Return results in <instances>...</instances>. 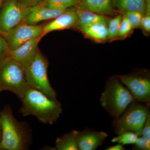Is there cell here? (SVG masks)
Here are the masks:
<instances>
[{"mask_svg": "<svg viewBox=\"0 0 150 150\" xmlns=\"http://www.w3.org/2000/svg\"><path fill=\"white\" fill-rule=\"evenodd\" d=\"M21 113L35 116L44 123L54 124L62 112V105L39 91L30 88L21 99Z\"/></svg>", "mask_w": 150, "mask_h": 150, "instance_id": "cell-1", "label": "cell"}, {"mask_svg": "<svg viewBox=\"0 0 150 150\" xmlns=\"http://www.w3.org/2000/svg\"><path fill=\"white\" fill-rule=\"evenodd\" d=\"M100 100L103 108L115 119L135 100L115 76L109 78L106 82Z\"/></svg>", "mask_w": 150, "mask_h": 150, "instance_id": "cell-2", "label": "cell"}, {"mask_svg": "<svg viewBox=\"0 0 150 150\" xmlns=\"http://www.w3.org/2000/svg\"><path fill=\"white\" fill-rule=\"evenodd\" d=\"M29 88L22 65L9 56L0 63V92L9 91L21 100Z\"/></svg>", "mask_w": 150, "mask_h": 150, "instance_id": "cell-3", "label": "cell"}, {"mask_svg": "<svg viewBox=\"0 0 150 150\" xmlns=\"http://www.w3.org/2000/svg\"><path fill=\"white\" fill-rule=\"evenodd\" d=\"M48 63L38 49L29 63L24 66L25 78L30 87L45 94L52 99H56V93L48 79Z\"/></svg>", "mask_w": 150, "mask_h": 150, "instance_id": "cell-4", "label": "cell"}, {"mask_svg": "<svg viewBox=\"0 0 150 150\" xmlns=\"http://www.w3.org/2000/svg\"><path fill=\"white\" fill-rule=\"evenodd\" d=\"M149 113L148 105L134 100L118 118L113 119L112 126L114 133L118 135L132 131L141 137L142 127Z\"/></svg>", "mask_w": 150, "mask_h": 150, "instance_id": "cell-5", "label": "cell"}, {"mask_svg": "<svg viewBox=\"0 0 150 150\" xmlns=\"http://www.w3.org/2000/svg\"><path fill=\"white\" fill-rule=\"evenodd\" d=\"M30 11L16 0H4L0 9V35L5 37L11 30L25 23Z\"/></svg>", "mask_w": 150, "mask_h": 150, "instance_id": "cell-6", "label": "cell"}, {"mask_svg": "<svg viewBox=\"0 0 150 150\" xmlns=\"http://www.w3.org/2000/svg\"><path fill=\"white\" fill-rule=\"evenodd\" d=\"M2 134L0 149L21 150L25 148L24 137L11 112L5 110L1 113Z\"/></svg>", "mask_w": 150, "mask_h": 150, "instance_id": "cell-7", "label": "cell"}, {"mask_svg": "<svg viewBox=\"0 0 150 150\" xmlns=\"http://www.w3.org/2000/svg\"><path fill=\"white\" fill-rule=\"evenodd\" d=\"M116 76L128 88L136 101L149 105L150 78L148 72L140 71Z\"/></svg>", "mask_w": 150, "mask_h": 150, "instance_id": "cell-8", "label": "cell"}, {"mask_svg": "<svg viewBox=\"0 0 150 150\" xmlns=\"http://www.w3.org/2000/svg\"><path fill=\"white\" fill-rule=\"evenodd\" d=\"M43 27V25H33L24 23L11 30L4 37L10 51L16 49L30 39L41 37Z\"/></svg>", "mask_w": 150, "mask_h": 150, "instance_id": "cell-9", "label": "cell"}, {"mask_svg": "<svg viewBox=\"0 0 150 150\" xmlns=\"http://www.w3.org/2000/svg\"><path fill=\"white\" fill-rule=\"evenodd\" d=\"M78 16L76 7L68 9L64 12L43 25L41 37L52 31L76 27Z\"/></svg>", "mask_w": 150, "mask_h": 150, "instance_id": "cell-10", "label": "cell"}, {"mask_svg": "<svg viewBox=\"0 0 150 150\" xmlns=\"http://www.w3.org/2000/svg\"><path fill=\"white\" fill-rule=\"evenodd\" d=\"M108 134L103 131L86 129L79 131L77 144L79 150H95L102 144Z\"/></svg>", "mask_w": 150, "mask_h": 150, "instance_id": "cell-11", "label": "cell"}, {"mask_svg": "<svg viewBox=\"0 0 150 150\" xmlns=\"http://www.w3.org/2000/svg\"><path fill=\"white\" fill-rule=\"evenodd\" d=\"M41 38V36H38L30 39L18 48L10 51L9 56L24 67L35 56L39 49L38 43Z\"/></svg>", "mask_w": 150, "mask_h": 150, "instance_id": "cell-12", "label": "cell"}, {"mask_svg": "<svg viewBox=\"0 0 150 150\" xmlns=\"http://www.w3.org/2000/svg\"><path fill=\"white\" fill-rule=\"evenodd\" d=\"M67 9H56L44 6L39 4L35 6L30 8V13L28 16L25 23L33 25H38L40 22L55 18L64 12Z\"/></svg>", "mask_w": 150, "mask_h": 150, "instance_id": "cell-13", "label": "cell"}, {"mask_svg": "<svg viewBox=\"0 0 150 150\" xmlns=\"http://www.w3.org/2000/svg\"><path fill=\"white\" fill-rule=\"evenodd\" d=\"M76 7L102 15H113L115 13L114 0H81Z\"/></svg>", "mask_w": 150, "mask_h": 150, "instance_id": "cell-14", "label": "cell"}, {"mask_svg": "<svg viewBox=\"0 0 150 150\" xmlns=\"http://www.w3.org/2000/svg\"><path fill=\"white\" fill-rule=\"evenodd\" d=\"M108 21H100L79 29L86 37L98 42L108 40Z\"/></svg>", "mask_w": 150, "mask_h": 150, "instance_id": "cell-15", "label": "cell"}, {"mask_svg": "<svg viewBox=\"0 0 150 150\" xmlns=\"http://www.w3.org/2000/svg\"><path fill=\"white\" fill-rule=\"evenodd\" d=\"M78 16L76 27L79 29L100 21H108L105 16L95 13L91 11L76 7Z\"/></svg>", "mask_w": 150, "mask_h": 150, "instance_id": "cell-16", "label": "cell"}, {"mask_svg": "<svg viewBox=\"0 0 150 150\" xmlns=\"http://www.w3.org/2000/svg\"><path fill=\"white\" fill-rule=\"evenodd\" d=\"M79 131H72L56 139V148L58 150H79L77 136Z\"/></svg>", "mask_w": 150, "mask_h": 150, "instance_id": "cell-17", "label": "cell"}, {"mask_svg": "<svg viewBox=\"0 0 150 150\" xmlns=\"http://www.w3.org/2000/svg\"><path fill=\"white\" fill-rule=\"evenodd\" d=\"M115 8L125 12L136 11L144 13L146 8V0H114Z\"/></svg>", "mask_w": 150, "mask_h": 150, "instance_id": "cell-18", "label": "cell"}, {"mask_svg": "<svg viewBox=\"0 0 150 150\" xmlns=\"http://www.w3.org/2000/svg\"><path fill=\"white\" fill-rule=\"evenodd\" d=\"M80 1L81 0H42L40 4L50 8L66 10L76 6Z\"/></svg>", "mask_w": 150, "mask_h": 150, "instance_id": "cell-19", "label": "cell"}, {"mask_svg": "<svg viewBox=\"0 0 150 150\" xmlns=\"http://www.w3.org/2000/svg\"><path fill=\"white\" fill-rule=\"evenodd\" d=\"M117 135V137L112 139L111 142L112 143L117 142L123 145L134 144L139 137L137 134L132 131L123 132Z\"/></svg>", "mask_w": 150, "mask_h": 150, "instance_id": "cell-20", "label": "cell"}, {"mask_svg": "<svg viewBox=\"0 0 150 150\" xmlns=\"http://www.w3.org/2000/svg\"><path fill=\"white\" fill-rule=\"evenodd\" d=\"M122 16L118 15L108 21V40H112L118 37V30Z\"/></svg>", "mask_w": 150, "mask_h": 150, "instance_id": "cell-21", "label": "cell"}, {"mask_svg": "<svg viewBox=\"0 0 150 150\" xmlns=\"http://www.w3.org/2000/svg\"><path fill=\"white\" fill-rule=\"evenodd\" d=\"M124 16L128 20L133 29L140 27L143 13L139 11H131L123 13Z\"/></svg>", "mask_w": 150, "mask_h": 150, "instance_id": "cell-22", "label": "cell"}, {"mask_svg": "<svg viewBox=\"0 0 150 150\" xmlns=\"http://www.w3.org/2000/svg\"><path fill=\"white\" fill-rule=\"evenodd\" d=\"M146 6L141 21L140 28L146 33L150 32V0H146Z\"/></svg>", "mask_w": 150, "mask_h": 150, "instance_id": "cell-23", "label": "cell"}, {"mask_svg": "<svg viewBox=\"0 0 150 150\" xmlns=\"http://www.w3.org/2000/svg\"><path fill=\"white\" fill-rule=\"evenodd\" d=\"M133 30L131 25L129 23L128 20L124 15L122 16L119 30H118V37L123 38H126L132 32Z\"/></svg>", "mask_w": 150, "mask_h": 150, "instance_id": "cell-24", "label": "cell"}, {"mask_svg": "<svg viewBox=\"0 0 150 150\" xmlns=\"http://www.w3.org/2000/svg\"><path fill=\"white\" fill-rule=\"evenodd\" d=\"M10 52L5 38L0 35V63L9 56Z\"/></svg>", "mask_w": 150, "mask_h": 150, "instance_id": "cell-25", "label": "cell"}, {"mask_svg": "<svg viewBox=\"0 0 150 150\" xmlns=\"http://www.w3.org/2000/svg\"><path fill=\"white\" fill-rule=\"evenodd\" d=\"M133 149L138 150H150V140L144 137H138L137 142L134 144Z\"/></svg>", "mask_w": 150, "mask_h": 150, "instance_id": "cell-26", "label": "cell"}, {"mask_svg": "<svg viewBox=\"0 0 150 150\" xmlns=\"http://www.w3.org/2000/svg\"><path fill=\"white\" fill-rule=\"evenodd\" d=\"M142 136L144 138L150 140V114H148L146 119L144 123L142 131Z\"/></svg>", "mask_w": 150, "mask_h": 150, "instance_id": "cell-27", "label": "cell"}, {"mask_svg": "<svg viewBox=\"0 0 150 150\" xmlns=\"http://www.w3.org/2000/svg\"><path fill=\"white\" fill-rule=\"evenodd\" d=\"M19 3L29 8L33 7L39 4L42 0H16Z\"/></svg>", "mask_w": 150, "mask_h": 150, "instance_id": "cell-28", "label": "cell"}, {"mask_svg": "<svg viewBox=\"0 0 150 150\" xmlns=\"http://www.w3.org/2000/svg\"><path fill=\"white\" fill-rule=\"evenodd\" d=\"M106 150H125L126 149L123 147V145L118 144L109 147L105 149Z\"/></svg>", "mask_w": 150, "mask_h": 150, "instance_id": "cell-29", "label": "cell"}, {"mask_svg": "<svg viewBox=\"0 0 150 150\" xmlns=\"http://www.w3.org/2000/svg\"><path fill=\"white\" fill-rule=\"evenodd\" d=\"M4 0H0V9H1V7L2 4Z\"/></svg>", "mask_w": 150, "mask_h": 150, "instance_id": "cell-30", "label": "cell"}, {"mask_svg": "<svg viewBox=\"0 0 150 150\" xmlns=\"http://www.w3.org/2000/svg\"><path fill=\"white\" fill-rule=\"evenodd\" d=\"M1 116H0V126H1Z\"/></svg>", "mask_w": 150, "mask_h": 150, "instance_id": "cell-31", "label": "cell"}]
</instances>
